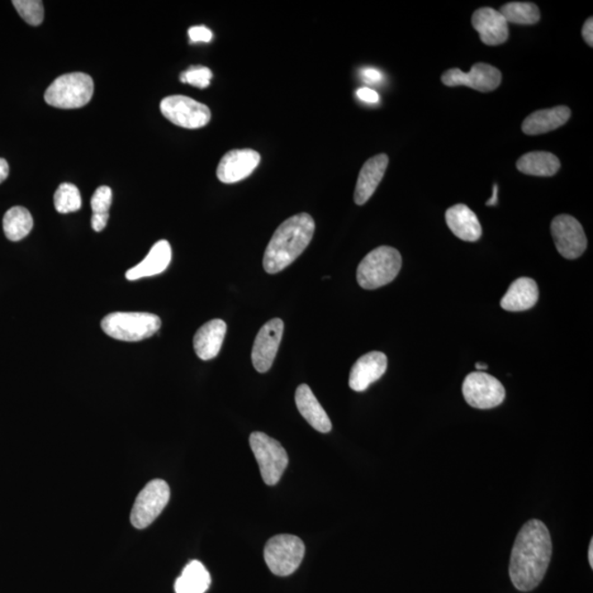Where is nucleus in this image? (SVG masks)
Returning <instances> with one entry per match:
<instances>
[{
  "mask_svg": "<svg viewBox=\"0 0 593 593\" xmlns=\"http://www.w3.org/2000/svg\"><path fill=\"white\" fill-rule=\"evenodd\" d=\"M170 260H172V248L168 241L161 240L152 246L149 254L141 263L128 270L126 277L128 281H136L162 274L169 267Z\"/></svg>",
  "mask_w": 593,
  "mask_h": 593,
  "instance_id": "nucleus-18",
  "label": "nucleus"
},
{
  "mask_svg": "<svg viewBox=\"0 0 593 593\" xmlns=\"http://www.w3.org/2000/svg\"><path fill=\"white\" fill-rule=\"evenodd\" d=\"M54 206L56 211L63 215L78 211L82 207V196L78 188L73 184H61L54 194Z\"/></svg>",
  "mask_w": 593,
  "mask_h": 593,
  "instance_id": "nucleus-28",
  "label": "nucleus"
},
{
  "mask_svg": "<svg viewBox=\"0 0 593 593\" xmlns=\"http://www.w3.org/2000/svg\"><path fill=\"white\" fill-rule=\"evenodd\" d=\"M260 162L259 152L252 149L227 152L217 169V177L221 183L235 184L252 175Z\"/></svg>",
  "mask_w": 593,
  "mask_h": 593,
  "instance_id": "nucleus-14",
  "label": "nucleus"
},
{
  "mask_svg": "<svg viewBox=\"0 0 593 593\" xmlns=\"http://www.w3.org/2000/svg\"><path fill=\"white\" fill-rule=\"evenodd\" d=\"M360 75H362V78L365 80V82L368 84L379 83L383 78L382 73L379 72L378 70L373 68H367L362 70Z\"/></svg>",
  "mask_w": 593,
  "mask_h": 593,
  "instance_id": "nucleus-34",
  "label": "nucleus"
},
{
  "mask_svg": "<svg viewBox=\"0 0 593 593\" xmlns=\"http://www.w3.org/2000/svg\"><path fill=\"white\" fill-rule=\"evenodd\" d=\"M305 552V544L297 536L281 534L268 540L264 558L274 575L286 577L301 566Z\"/></svg>",
  "mask_w": 593,
  "mask_h": 593,
  "instance_id": "nucleus-6",
  "label": "nucleus"
},
{
  "mask_svg": "<svg viewBox=\"0 0 593 593\" xmlns=\"http://www.w3.org/2000/svg\"><path fill=\"white\" fill-rule=\"evenodd\" d=\"M507 23L515 25H535L540 19L539 9L532 3H509L499 12Z\"/></svg>",
  "mask_w": 593,
  "mask_h": 593,
  "instance_id": "nucleus-27",
  "label": "nucleus"
},
{
  "mask_svg": "<svg viewBox=\"0 0 593 593\" xmlns=\"http://www.w3.org/2000/svg\"><path fill=\"white\" fill-rule=\"evenodd\" d=\"M109 219V212L107 213H93L92 226L96 232H102L107 226Z\"/></svg>",
  "mask_w": 593,
  "mask_h": 593,
  "instance_id": "nucleus-35",
  "label": "nucleus"
},
{
  "mask_svg": "<svg viewBox=\"0 0 593 593\" xmlns=\"http://www.w3.org/2000/svg\"><path fill=\"white\" fill-rule=\"evenodd\" d=\"M553 544L547 525L531 520L521 529L512 548L509 573L520 591H531L542 582L552 558Z\"/></svg>",
  "mask_w": 593,
  "mask_h": 593,
  "instance_id": "nucleus-1",
  "label": "nucleus"
},
{
  "mask_svg": "<svg viewBox=\"0 0 593 593\" xmlns=\"http://www.w3.org/2000/svg\"><path fill=\"white\" fill-rule=\"evenodd\" d=\"M571 116V109L566 106L543 109L526 118L522 125V130L528 136L548 134L564 126Z\"/></svg>",
  "mask_w": 593,
  "mask_h": 593,
  "instance_id": "nucleus-22",
  "label": "nucleus"
},
{
  "mask_svg": "<svg viewBox=\"0 0 593 593\" xmlns=\"http://www.w3.org/2000/svg\"><path fill=\"white\" fill-rule=\"evenodd\" d=\"M315 231V220L308 213H299L284 221L265 251L264 269L268 274H277L295 262L309 245Z\"/></svg>",
  "mask_w": 593,
  "mask_h": 593,
  "instance_id": "nucleus-2",
  "label": "nucleus"
},
{
  "mask_svg": "<svg viewBox=\"0 0 593 593\" xmlns=\"http://www.w3.org/2000/svg\"><path fill=\"white\" fill-rule=\"evenodd\" d=\"M94 80L85 73L60 76L45 94V103L60 109H78L86 106L93 98Z\"/></svg>",
  "mask_w": 593,
  "mask_h": 593,
  "instance_id": "nucleus-5",
  "label": "nucleus"
},
{
  "mask_svg": "<svg viewBox=\"0 0 593 593\" xmlns=\"http://www.w3.org/2000/svg\"><path fill=\"white\" fill-rule=\"evenodd\" d=\"M251 449L258 460L260 474L268 486L276 485L288 466L286 450L278 441L262 432H254L250 436Z\"/></svg>",
  "mask_w": 593,
  "mask_h": 593,
  "instance_id": "nucleus-7",
  "label": "nucleus"
},
{
  "mask_svg": "<svg viewBox=\"0 0 593 593\" xmlns=\"http://www.w3.org/2000/svg\"><path fill=\"white\" fill-rule=\"evenodd\" d=\"M161 325L160 317L149 312H112L102 321L104 334L125 342L149 339L158 334Z\"/></svg>",
  "mask_w": 593,
  "mask_h": 593,
  "instance_id": "nucleus-3",
  "label": "nucleus"
},
{
  "mask_svg": "<svg viewBox=\"0 0 593 593\" xmlns=\"http://www.w3.org/2000/svg\"><path fill=\"white\" fill-rule=\"evenodd\" d=\"M283 334L284 322L281 319L269 320L259 331L252 350L253 367L259 373H267L272 367Z\"/></svg>",
  "mask_w": 593,
  "mask_h": 593,
  "instance_id": "nucleus-13",
  "label": "nucleus"
},
{
  "mask_svg": "<svg viewBox=\"0 0 593 593\" xmlns=\"http://www.w3.org/2000/svg\"><path fill=\"white\" fill-rule=\"evenodd\" d=\"M296 405L301 415L313 429L321 433H329L332 424L329 416L317 401L315 393L306 383L299 386L295 396Z\"/></svg>",
  "mask_w": 593,
  "mask_h": 593,
  "instance_id": "nucleus-21",
  "label": "nucleus"
},
{
  "mask_svg": "<svg viewBox=\"0 0 593 593\" xmlns=\"http://www.w3.org/2000/svg\"><path fill=\"white\" fill-rule=\"evenodd\" d=\"M498 202V185H493V194L490 201L487 202V206H496Z\"/></svg>",
  "mask_w": 593,
  "mask_h": 593,
  "instance_id": "nucleus-38",
  "label": "nucleus"
},
{
  "mask_svg": "<svg viewBox=\"0 0 593 593\" xmlns=\"http://www.w3.org/2000/svg\"><path fill=\"white\" fill-rule=\"evenodd\" d=\"M449 230L458 239L466 242H476L481 239L482 229L476 213L466 205L450 207L445 215Z\"/></svg>",
  "mask_w": 593,
  "mask_h": 593,
  "instance_id": "nucleus-20",
  "label": "nucleus"
},
{
  "mask_svg": "<svg viewBox=\"0 0 593 593\" xmlns=\"http://www.w3.org/2000/svg\"><path fill=\"white\" fill-rule=\"evenodd\" d=\"M401 255L391 246H379L365 256L358 268L359 286L373 291L391 283L399 274Z\"/></svg>",
  "mask_w": 593,
  "mask_h": 593,
  "instance_id": "nucleus-4",
  "label": "nucleus"
},
{
  "mask_svg": "<svg viewBox=\"0 0 593 593\" xmlns=\"http://www.w3.org/2000/svg\"><path fill=\"white\" fill-rule=\"evenodd\" d=\"M4 235L12 242L21 241L30 234L33 227V218L28 209L12 207L4 213L3 220Z\"/></svg>",
  "mask_w": 593,
  "mask_h": 593,
  "instance_id": "nucleus-26",
  "label": "nucleus"
},
{
  "mask_svg": "<svg viewBox=\"0 0 593 593\" xmlns=\"http://www.w3.org/2000/svg\"><path fill=\"white\" fill-rule=\"evenodd\" d=\"M588 558H589V563L591 568H593V540L591 539L590 542V547H589V553H588Z\"/></svg>",
  "mask_w": 593,
  "mask_h": 593,
  "instance_id": "nucleus-39",
  "label": "nucleus"
},
{
  "mask_svg": "<svg viewBox=\"0 0 593 593\" xmlns=\"http://www.w3.org/2000/svg\"><path fill=\"white\" fill-rule=\"evenodd\" d=\"M516 168L521 173L532 175V177H554L561 169V162L557 156L549 152H530L521 156Z\"/></svg>",
  "mask_w": 593,
  "mask_h": 593,
  "instance_id": "nucleus-24",
  "label": "nucleus"
},
{
  "mask_svg": "<svg viewBox=\"0 0 593 593\" xmlns=\"http://www.w3.org/2000/svg\"><path fill=\"white\" fill-rule=\"evenodd\" d=\"M463 395L469 406L476 409H492L500 406L506 398V389L490 374H469L463 383Z\"/></svg>",
  "mask_w": 593,
  "mask_h": 593,
  "instance_id": "nucleus-10",
  "label": "nucleus"
},
{
  "mask_svg": "<svg viewBox=\"0 0 593 593\" xmlns=\"http://www.w3.org/2000/svg\"><path fill=\"white\" fill-rule=\"evenodd\" d=\"M356 95L364 103H377L379 102V95L368 87L359 88Z\"/></svg>",
  "mask_w": 593,
  "mask_h": 593,
  "instance_id": "nucleus-33",
  "label": "nucleus"
},
{
  "mask_svg": "<svg viewBox=\"0 0 593 593\" xmlns=\"http://www.w3.org/2000/svg\"><path fill=\"white\" fill-rule=\"evenodd\" d=\"M17 9L19 16L25 21L28 25L39 26L45 18L44 3L39 0H15L12 2Z\"/></svg>",
  "mask_w": 593,
  "mask_h": 593,
  "instance_id": "nucleus-29",
  "label": "nucleus"
},
{
  "mask_svg": "<svg viewBox=\"0 0 593 593\" xmlns=\"http://www.w3.org/2000/svg\"><path fill=\"white\" fill-rule=\"evenodd\" d=\"M9 165L7 161L0 158V184L4 183L8 178Z\"/></svg>",
  "mask_w": 593,
  "mask_h": 593,
  "instance_id": "nucleus-37",
  "label": "nucleus"
},
{
  "mask_svg": "<svg viewBox=\"0 0 593 593\" xmlns=\"http://www.w3.org/2000/svg\"><path fill=\"white\" fill-rule=\"evenodd\" d=\"M556 249L567 259H576L587 249V237L583 227L575 218L561 215L555 218L550 226Z\"/></svg>",
  "mask_w": 593,
  "mask_h": 593,
  "instance_id": "nucleus-11",
  "label": "nucleus"
},
{
  "mask_svg": "<svg viewBox=\"0 0 593 593\" xmlns=\"http://www.w3.org/2000/svg\"><path fill=\"white\" fill-rule=\"evenodd\" d=\"M212 76L211 70H209L206 66L194 65L180 75V80L185 84L203 89L209 87Z\"/></svg>",
  "mask_w": 593,
  "mask_h": 593,
  "instance_id": "nucleus-30",
  "label": "nucleus"
},
{
  "mask_svg": "<svg viewBox=\"0 0 593 593\" xmlns=\"http://www.w3.org/2000/svg\"><path fill=\"white\" fill-rule=\"evenodd\" d=\"M169 487L162 479L150 482L136 497L132 507V525L139 530L148 528L162 514L169 504Z\"/></svg>",
  "mask_w": 593,
  "mask_h": 593,
  "instance_id": "nucleus-9",
  "label": "nucleus"
},
{
  "mask_svg": "<svg viewBox=\"0 0 593 593\" xmlns=\"http://www.w3.org/2000/svg\"><path fill=\"white\" fill-rule=\"evenodd\" d=\"M538 301V284L533 279L521 277L511 284L500 305L507 311L520 312L531 309Z\"/></svg>",
  "mask_w": 593,
  "mask_h": 593,
  "instance_id": "nucleus-23",
  "label": "nucleus"
},
{
  "mask_svg": "<svg viewBox=\"0 0 593 593\" xmlns=\"http://www.w3.org/2000/svg\"><path fill=\"white\" fill-rule=\"evenodd\" d=\"M211 577L201 562L193 561L184 568L182 576L175 582L177 593H205L210 587Z\"/></svg>",
  "mask_w": 593,
  "mask_h": 593,
  "instance_id": "nucleus-25",
  "label": "nucleus"
},
{
  "mask_svg": "<svg viewBox=\"0 0 593 593\" xmlns=\"http://www.w3.org/2000/svg\"><path fill=\"white\" fill-rule=\"evenodd\" d=\"M387 356L382 352H371L362 356L353 365L349 385L354 391L363 392L387 371Z\"/></svg>",
  "mask_w": 593,
  "mask_h": 593,
  "instance_id": "nucleus-15",
  "label": "nucleus"
},
{
  "mask_svg": "<svg viewBox=\"0 0 593 593\" xmlns=\"http://www.w3.org/2000/svg\"><path fill=\"white\" fill-rule=\"evenodd\" d=\"M160 108L168 120L185 129H201L211 120V111L206 104L182 95L164 98Z\"/></svg>",
  "mask_w": 593,
  "mask_h": 593,
  "instance_id": "nucleus-8",
  "label": "nucleus"
},
{
  "mask_svg": "<svg viewBox=\"0 0 593 593\" xmlns=\"http://www.w3.org/2000/svg\"><path fill=\"white\" fill-rule=\"evenodd\" d=\"M226 334V324L220 319L207 322L194 336V349L199 358L209 360L220 353Z\"/></svg>",
  "mask_w": 593,
  "mask_h": 593,
  "instance_id": "nucleus-19",
  "label": "nucleus"
},
{
  "mask_svg": "<svg viewBox=\"0 0 593 593\" xmlns=\"http://www.w3.org/2000/svg\"><path fill=\"white\" fill-rule=\"evenodd\" d=\"M188 35L192 42H210L212 39L211 30L205 26L192 27Z\"/></svg>",
  "mask_w": 593,
  "mask_h": 593,
  "instance_id": "nucleus-32",
  "label": "nucleus"
},
{
  "mask_svg": "<svg viewBox=\"0 0 593 593\" xmlns=\"http://www.w3.org/2000/svg\"><path fill=\"white\" fill-rule=\"evenodd\" d=\"M472 23L482 44L487 45H500L509 37V26L505 17L490 7L474 12Z\"/></svg>",
  "mask_w": 593,
  "mask_h": 593,
  "instance_id": "nucleus-16",
  "label": "nucleus"
},
{
  "mask_svg": "<svg viewBox=\"0 0 593 593\" xmlns=\"http://www.w3.org/2000/svg\"><path fill=\"white\" fill-rule=\"evenodd\" d=\"M582 37L587 45L593 46V19L589 18L582 27Z\"/></svg>",
  "mask_w": 593,
  "mask_h": 593,
  "instance_id": "nucleus-36",
  "label": "nucleus"
},
{
  "mask_svg": "<svg viewBox=\"0 0 593 593\" xmlns=\"http://www.w3.org/2000/svg\"><path fill=\"white\" fill-rule=\"evenodd\" d=\"M112 202V191L108 186H101L96 189L93 194L92 205L93 213H107L111 209Z\"/></svg>",
  "mask_w": 593,
  "mask_h": 593,
  "instance_id": "nucleus-31",
  "label": "nucleus"
},
{
  "mask_svg": "<svg viewBox=\"0 0 593 593\" xmlns=\"http://www.w3.org/2000/svg\"><path fill=\"white\" fill-rule=\"evenodd\" d=\"M502 74L495 66L477 63L473 65L471 72L464 73L459 69L446 70L442 82L446 86H467L481 93H490L500 86Z\"/></svg>",
  "mask_w": 593,
  "mask_h": 593,
  "instance_id": "nucleus-12",
  "label": "nucleus"
},
{
  "mask_svg": "<svg viewBox=\"0 0 593 593\" xmlns=\"http://www.w3.org/2000/svg\"><path fill=\"white\" fill-rule=\"evenodd\" d=\"M389 159L386 154H378L369 159L360 169L358 184H356L354 201L356 205L367 203L376 191L385 177Z\"/></svg>",
  "mask_w": 593,
  "mask_h": 593,
  "instance_id": "nucleus-17",
  "label": "nucleus"
},
{
  "mask_svg": "<svg viewBox=\"0 0 593 593\" xmlns=\"http://www.w3.org/2000/svg\"><path fill=\"white\" fill-rule=\"evenodd\" d=\"M476 368L478 369L479 372L485 371V369L488 368L487 364L485 363H477L476 364Z\"/></svg>",
  "mask_w": 593,
  "mask_h": 593,
  "instance_id": "nucleus-40",
  "label": "nucleus"
}]
</instances>
